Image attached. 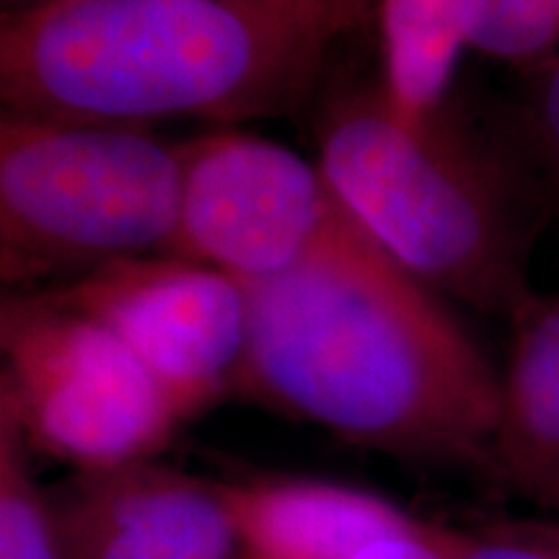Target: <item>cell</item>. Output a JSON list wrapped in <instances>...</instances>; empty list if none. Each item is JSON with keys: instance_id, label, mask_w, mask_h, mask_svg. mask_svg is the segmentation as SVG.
I'll use <instances>...</instances> for the list:
<instances>
[{"instance_id": "6da1fadb", "label": "cell", "mask_w": 559, "mask_h": 559, "mask_svg": "<svg viewBox=\"0 0 559 559\" xmlns=\"http://www.w3.org/2000/svg\"><path fill=\"white\" fill-rule=\"evenodd\" d=\"M243 285L239 394L404 464L489 477L500 370L373 236Z\"/></svg>"}, {"instance_id": "7a4b0ae2", "label": "cell", "mask_w": 559, "mask_h": 559, "mask_svg": "<svg viewBox=\"0 0 559 559\" xmlns=\"http://www.w3.org/2000/svg\"><path fill=\"white\" fill-rule=\"evenodd\" d=\"M379 0H47L0 16L3 115L153 128L285 120Z\"/></svg>"}, {"instance_id": "3957f363", "label": "cell", "mask_w": 559, "mask_h": 559, "mask_svg": "<svg viewBox=\"0 0 559 559\" xmlns=\"http://www.w3.org/2000/svg\"><path fill=\"white\" fill-rule=\"evenodd\" d=\"M313 138L355 221L428 288L506 319L534 293L531 249L547 207L500 135L449 104L407 120L379 81H362L326 91Z\"/></svg>"}, {"instance_id": "277c9868", "label": "cell", "mask_w": 559, "mask_h": 559, "mask_svg": "<svg viewBox=\"0 0 559 559\" xmlns=\"http://www.w3.org/2000/svg\"><path fill=\"white\" fill-rule=\"evenodd\" d=\"M185 148L153 128L0 117V283L32 293L171 254Z\"/></svg>"}, {"instance_id": "5b68a950", "label": "cell", "mask_w": 559, "mask_h": 559, "mask_svg": "<svg viewBox=\"0 0 559 559\" xmlns=\"http://www.w3.org/2000/svg\"><path fill=\"white\" fill-rule=\"evenodd\" d=\"M0 409L32 453L73 472L156 459L181 428L169 396L102 321L41 290L0 304Z\"/></svg>"}, {"instance_id": "8992f818", "label": "cell", "mask_w": 559, "mask_h": 559, "mask_svg": "<svg viewBox=\"0 0 559 559\" xmlns=\"http://www.w3.org/2000/svg\"><path fill=\"white\" fill-rule=\"evenodd\" d=\"M181 148V228L169 257L257 283L370 239L317 160L285 145L221 130Z\"/></svg>"}, {"instance_id": "52a82bcc", "label": "cell", "mask_w": 559, "mask_h": 559, "mask_svg": "<svg viewBox=\"0 0 559 559\" xmlns=\"http://www.w3.org/2000/svg\"><path fill=\"white\" fill-rule=\"evenodd\" d=\"M41 293L109 326L148 368L181 423L239 394L251 326L241 280L158 254L104 264Z\"/></svg>"}, {"instance_id": "ba28073f", "label": "cell", "mask_w": 559, "mask_h": 559, "mask_svg": "<svg viewBox=\"0 0 559 559\" xmlns=\"http://www.w3.org/2000/svg\"><path fill=\"white\" fill-rule=\"evenodd\" d=\"M47 492L60 559H234L241 547L215 481L156 459L75 472Z\"/></svg>"}, {"instance_id": "9c48e42d", "label": "cell", "mask_w": 559, "mask_h": 559, "mask_svg": "<svg viewBox=\"0 0 559 559\" xmlns=\"http://www.w3.org/2000/svg\"><path fill=\"white\" fill-rule=\"evenodd\" d=\"M241 547L254 559H358L415 536L423 521L379 495L304 477L215 481Z\"/></svg>"}, {"instance_id": "30bf717a", "label": "cell", "mask_w": 559, "mask_h": 559, "mask_svg": "<svg viewBox=\"0 0 559 559\" xmlns=\"http://www.w3.org/2000/svg\"><path fill=\"white\" fill-rule=\"evenodd\" d=\"M508 324L487 479L559 521V288L531 293Z\"/></svg>"}, {"instance_id": "8fae6325", "label": "cell", "mask_w": 559, "mask_h": 559, "mask_svg": "<svg viewBox=\"0 0 559 559\" xmlns=\"http://www.w3.org/2000/svg\"><path fill=\"white\" fill-rule=\"evenodd\" d=\"M381 88L407 120L449 104L459 60L472 50L477 0H379Z\"/></svg>"}, {"instance_id": "7c38bea8", "label": "cell", "mask_w": 559, "mask_h": 559, "mask_svg": "<svg viewBox=\"0 0 559 559\" xmlns=\"http://www.w3.org/2000/svg\"><path fill=\"white\" fill-rule=\"evenodd\" d=\"M0 559H60L50 492L32 474V449L0 409Z\"/></svg>"}, {"instance_id": "4fadbf2b", "label": "cell", "mask_w": 559, "mask_h": 559, "mask_svg": "<svg viewBox=\"0 0 559 559\" xmlns=\"http://www.w3.org/2000/svg\"><path fill=\"white\" fill-rule=\"evenodd\" d=\"M500 138L536 185L547 213H559V52L523 73Z\"/></svg>"}, {"instance_id": "5bb4252c", "label": "cell", "mask_w": 559, "mask_h": 559, "mask_svg": "<svg viewBox=\"0 0 559 559\" xmlns=\"http://www.w3.org/2000/svg\"><path fill=\"white\" fill-rule=\"evenodd\" d=\"M472 50L521 73L536 68L559 52V0H477Z\"/></svg>"}, {"instance_id": "9a60e30c", "label": "cell", "mask_w": 559, "mask_h": 559, "mask_svg": "<svg viewBox=\"0 0 559 559\" xmlns=\"http://www.w3.org/2000/svg\"><path fill=\"white\" fill-rule=\"evenodd\" d=\"M425 534L449 559H557L515 526L513 515L487 513L466 521H425Z\"/></svg>"}, {"instance_id": "2e32d148", "label": "cell", "mask_w": 559, "mask_h": 559, "mask_svg": "<svg viewBox=\"0 0 559 559\" xmlns=\"http://www.w3.org/2000/svg\"><path fill=\"white\" fill-rule=\"evenodd\" d=\"M358 559H449L440 551L430 536L425 534V521L415 536H400V539H386L373 544L362 551Z\"/></svg>"}, {"instance_id": "e0dca14e", "label": "cell", "mask_w": 559, "mask_h": 559, "mask_svg": "<svg viewBox=\"0 0 559 559\" xmlns=\"http://www.w3.org/2000/svg\"><path fill=\"white\" fill-rule=\"evenodd\" d=\"M513 521L528 539L542 544L549 555H555L559 559V521L544 519V515H523V519Z\"/></svg>"}, {"instance_id": "ac0fdd59", "label": "cell", "mask_w": 559, "mask_h": 559, "mask_svg": "<svg viewBox=\"0 0 559 559\" xmlns=\"http://www.w3.org/2000/svg\"><path fill=\"white\" fill-rule=\"evenodd\" d=\"M39 3H47V0H0V9H3V16H11V13L34 9Z\"/></svg>"}]
</instances>
